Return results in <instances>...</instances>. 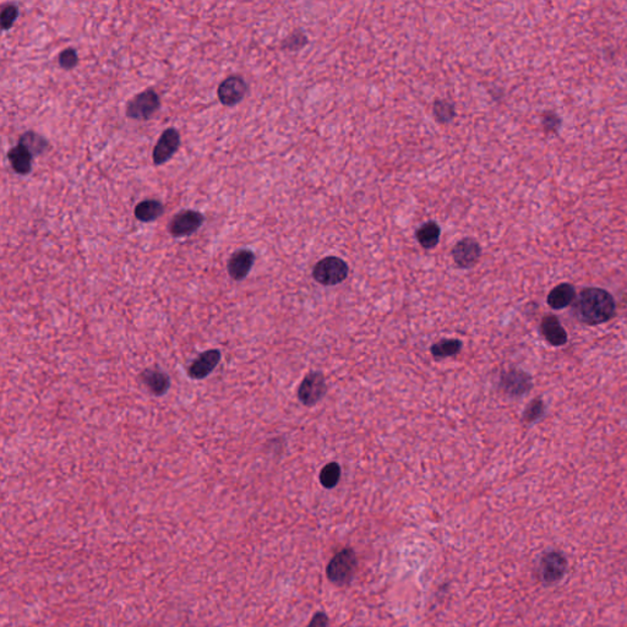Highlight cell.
<instances>
[{
	"mask_svg": "<svg viewBox=\"0 0 627 627\" xmlns=\"http://www.w3.org/2000/svg\"><path fill=\"white\" fill-rule=\"evenodd\" d=\"M432 112H434V115H435V119H437V122L442 124L449 123L456 115L454 105L450 103L449 100H435Z\"/></svg>",
	"mask_w": 627,
	"mask_h": 627,
	"instance_id": "603a6c76",
	"label": "cell"
},
{
	"mask_svg": "<svg viewBox=\"0 0 627 627\" xmlns=\"http://www.w3.org/2000/svg\"><path fill=\"white\" fill-rule=\"evenodd\" d=\"M163 212V204L161 201L154 200V199L139 202L134 211L137 219H139L140 222L145 223L154 222L156 219H159Z\"/></svg>",
	"mask_w": 627,
	"mask_h": 627,
	"instance_id": "ac0fdd59",
	"label": "cell"
},
{
	"mask_svg": "<svg viewBox=\"0 0 627 627\" xmlns=\"http://www.w3.org/2000/svg\"><path fill=\"white\" fill-rule=\"evenodd\" d=\"M18 16V8L16 5L9 4L4 6L3 10H1V15H0L1 28H3L4 31L10 30V28L14 26L15 21H16Z\"/></svg>",
	"mask_w": 627,
	"mask_h": 627,
	"instance_id": "cb8c5ba5",
	"label": "cell"
},
{
	"mask_svg": "<svg viewBox=\"0 0 627 627\" xmlns=\"http://www.w3.org/2000/svg\"><path fill=\"white\" fill-rule=\"evenodd\" d=\"M142 380L151 393L156 396H163L168 391L169 376L159 369H146L142 373Z\"/></svg>",
	"mask_w": 627,
	"mask_h": 627,
	"instance_id": "9a60e30c",
	"label": "cell"
},
{
	"mask_svg": "<svg viewBox=\"0 0 627 627\" xmlns=\"http://www.w3.org/2000/svg\"><path fill=\"white\" fill-rule=\"evenodd\" d=\"M543 413H544L543 402L541 400H534L531 405H528L527 409L524 410L523 419L528 422V423H531V422H534L536 419L541 418Z\"/></svg>",
	"mask_w": 627,
	"mask_h": 627,
	"instance_id": "484cf974",
	"label": "cell"
},
{
	"mask_svg": "<svg viewBox=\"0 0 627 627\" xmlns=\"http://www.w3.org/2000/svg\"><path fill=\"white\" fill-rule=\"evenodd\" d=\"M482 256V248L476 239L464 238L452 249V258L459 268H472Z\"/></svg>",
	"mask_w": 627,
	"mask_h": 627,
	"instance_id": "30bf717a",
	"label": "cell"
},
{
	"mask_svg": "<svg viewBox=\"0 0 627 627\" xmlns=\"http://www.w3.org/2000/svg\"><path fill=\"white\" fill-rule=\"evenodd\" d=\"M357 570V556L352 548L337 553L326 568L328 581L336 586H347L353 580Z\"/></svg>",
	"mask_w": 627,
	"mask_h": 627,
	"instance_id": "7a4b0ae2",
	"label": "cell"
},
{
	"mask_svg": "<svg viewBox=\"0 0 627 627\" xmlns=\"http://www.w3.org/2000/svg\"><path fill=\"white\" fill-rule=\"evenodd\" d=\"M462 350V342L459 340H442L432 345V355L435 359H444L459 355Z\"/></svg>",
	"mask_w": 627,
	"mask_h": 627,
	"instance_id": "44dd1931",
	"label": "cell"
},
{
	"mask_svg": "<svg viewBox=\"0 0 627 627\" xmlns=\"http://www.w3.org/2000/svg\"><path fill=\"white\" fill-rule=\"evenodd\" d=\"M11 168L20 176H28L31 172L33 156L23 146L16 145L8 152Z\"/></svg>",
	"mask_w": 627,
	"mask_h": 627,
	"instance_id": "2e32d148",
	"label": "cell"
},
{
	"mask_svg": "<svg viewBox=\"0 0 627 627\" xmlns=\"http://www.w3.org/2000/svg\"><path fill=\"white\" fill-rule=\"evenodd\" d=\"M320 483L323 488L332 489L338 484L341 478V467L336 462L328 464L320 472Z\"/></svg>",
	"mask_w": 627,
	"mask_h": 627,
	"instance_id": "7402d4cb",
	"label": "cell"
},
{
	"mask_svg": "<svg viewBox=\"0 0 627 627\" xmlns=\"http://www.w3.org/2000/svg\"><path fill=\"white\" fill-rule=\"evenodd\" d=\"M328 392L326 379L323 374L310 373L304 377L298 389V400L304 405L311 407L316 405Z\"/></svg>",
	"mask_w": 627,
	"mask_h": 627,
	"instance_id": "8992f818",
	"label": "cell"
},
{
	"mask_svg": "<svg viewBox=\"0 0 627 627\" xmlns=\"http://www.w3.org/2000/svg\"><path fill=\"white\" fill-rule=\"evenodd\" d=\"M568 570V560L559 551H548L541 556L538 578L546 586L554 585L564 577Z\"/></svg>",
	"mask_w": 627,
	"mask_h": 627,
	"instance_id": "5b68a950",
	"label": "cell"
},
{
	"mask_svg": "<svg viewBox=\"0 0 627 627\" xmlns=\"http://www.w3.org/2000/svg\"><path fill=\"white\" fill-rule=\"evenodd\" d=\"M541 330L543 336L546 337V341L549 342L550 345L560 347L568 342V333L555 315L544 316L541 321Z\"/></svg>",
	"mask_w": 627,
	"mask_h": 627,
	"instance_id": "5bb4252c",
	"label": "cell"
},
{
	"mask_svg": "<svg viewBox=\"0 0 627 627\" xmlns=\"http://www.w3.org/2000/svg\"><path fill=\"white\" fill-rule=\"evenodd\" d=\"M500 386L507 395L522 396L531 390L532 381L527 374L511 369L501 375Z\"/></svg>",
	"mask_w": 627,
	"mask_h": 627,
	"instance_id": "8fae6325",
	"label": "cell"
},
{
	"mask_svg": "<svg viewBox=\"0 0 627 627\" xmlns=\"http://www.w3.org/2000/svg\"><path fill=\"white\" fill-rule=\"evenodd\" d=\"M58 63L65 70H71L75 68L79 63V55L76 50L74 48L64 50L58 57Z\"/></svg>",
	"mask_w": 627,
	"mask_h": 627,
	"instance_id": "d4e9b609",
	"label": "cell"
},
{
	"mask_svg": "<svg viewBox=\"0 0 627 627\" xmlns=\"http://www.w3.org/2000/svg\"><path fill=\"white\" fill-rule=\"evenodd\" d=\"M616 304L609 292L600 288H586L573 304L576 318L587 325H599L613 318Z\"/></svg>",
	"mask_w": 627,
	"mask_h": 627,
	"instance_id": "6da1fadb",
	"label": "cell"
},
{
	"mask_svg": "<svg viewBox=\"0 0 627 627\" xmlns=\"http://www.w3.org/2000/svg\"><path fill=\"white\" fill-rule=\"evenodd\" d=\"M350 272L348 265L336 256H328L315 265L313 277L323 286H336L345 281Z\"/></svg>",
	"mask_w": 627,
	"mask_h": 627,
	"instance_id": "3957f363",
	"label": "cell"
},
{
	"mask_svg": "<svg viewBox=\"0 0 627 627\" xmlns=\"http://www.w3.org/2000/svg\"><path fill=\"white\" fill-rule=\"evenodd\" d=\"M308 627H328V615L325 613L315 614Z\"/></svg>",
	"mask_w": 627,
	"mask_h": 627,
	"instance_id": "83f0119b",
	"label": "cell"
},
{
	"mask_svg": "<svg viewBox=\"0 0 627 627\" xmlns=\"http://www.w3.org/2000/svg\"><path fill=\"white\" fill-rule=\"evenodd\" d=\"M255 263V255L249 249H241L233 253L228 260L227 270L234 281H241L249 275Z\"/></svg>",
	"mask_w": 627,
	"mask_h": 627,
	"instance_id": "7c38bea8",
	"label": "cell"
},
{
	"mask_svg": "<svg viewBox=\"0 0 627 627\" xmlns=\"http://www.w3.org/2000/svg\"><path fill=\"white\" fill-rule=\"evenodd\" d=\"M221 360V352L217 350H209L199 355L189 369L188 375L194 380H201L214 372Z\"/></svg>",
	"mask_w": 627,
	"mask_h": 627,
	"instance_id": "4fadbf2b",
	"label": "cell"
},
{
	"mask_svg": "<svg viewBox=\"0 0 627 627\" xmlns=\"http://www.w3.org/2000/svg\"><path fill=\"white\" fill-rule=\"evenodd\" d=\"M205 217L195 209H183L178 212L169 224V232L176 238L191 236L202 226Z\"/></svg>",
	"mask_w": 627,
	"mask_h": 627,
	"instance_id": "52a82bcc",
	"label": "cell"
},
{
	"mask_svg": "<svg viewBox=\"0 0 627 627\" xmlns=\"http://www.w3.org/2000/svg\"><path fill=\"white\" fill-rule=\"evenodd\" d=\"M576 298V291L571 284L563 283L555 287L548 296V304L553 309H564Z\"/></svg>",
	"mask_w": 627,
	"mask_h": 627,
	"instance_id": "e0dca14e",
	"label": "cell"
},
{
	"mask_svg": "<svg viewBox=\"0 0 627 627\" xmlns=\"http://www.w3.org/2000/svg\"><path fill=\"white\" fill-rule=\"evenodd\" d=\"M440 227L437 222L424 223L422 227L419 228L415 236L419 244L423 246L424 249H434L439 244L440 241Z\"/></svg>",
	"mask_w": 627,
	"mask_h": 627,
	"instance_id": "d6986e66",
	"label": "cell"
},
{
	"mask_svg": "<svg viewBox=\"0 0 627 627\" xmlns=\"http://www.w3.org/2000/svg\"><path fill=\"white\" fill-rule=\"evenodd\" d=\"M246 91H248V85H246V80L238 75H233V76L224 79L219 84V88H217V97L223 105L233 107V105L241 103L243 98L246 97Z\"/></svg>",
	"mask_w": 627,
	"mask_h": 627,
	"instance_id": "ba28073f",
	"label": "cell"
},
{
	"mask_svg": "<svg viewBox=\"0 0 627 627\" xmlns=\"http://www.w3.org/2000/svg\"><path fill=\"white\" fill-rule=\"evenodd\" d=\"M180 146V134L177 129L169 127L166 129L156 144L152 157L155 166H162L172 159Z\"/></svg>",
	"mask_w": 627,
	"mask_h": 627,
	"instance_id": "9c48e42d",
	"label": "cell"
},
{
	"mask_svg": "<svg viewBox=\"0 0 627 627\" xmlns=\"http://www.w3.org/2000/svg\"><path fill=\"white\" fill-rule=\"evenodd\" d=\"M306 42H308L306 41V37L303 35V32L297 31L294 33H292L291 36L287 38L284 43H283V47H286L288 50H297L306 45Z\"/></svg>",
	"mask_w": 627,
	"mask_h": 627,
	"instance_id": "4316f807",
	"label": "cell"
},
{
	"mask_svg": "<svg viewBox=\"0 0 627 627\" xmlns=\"http://www.w3.org/2000/svg\"><path fill=\"white\" fill-rule=\"evenodd\" d=\"M18 145L23 146L32 156L45 154L50 149V142L35 132H23L18 139Z\"/></svg>",
	"mask_w": 627,
	"mask_h": 627,
	"instance_id": "ffe728a7",
	"label": "cell"
},
{
	"mask_svg": "<svg viewBox=\"0 0 627 627\" xmlns=\"http://www.w3.org/2000/svg\"><path fill=\"white\" fill-rule=\"evenodd\" d=\"M161 98L154 90H146L127 102L125 114L127 118L147 120L159 110Z\"/></svg>",
	"mask_w": 627,
	"mask_h": 627,
	"instance_id": "277c9868",
	"label": "cell"
}]
</instances>
